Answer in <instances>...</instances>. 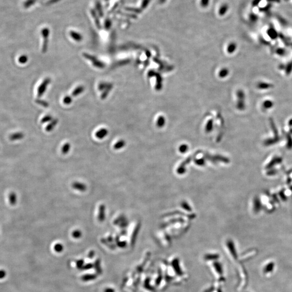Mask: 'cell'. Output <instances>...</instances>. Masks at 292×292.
I'll use <instances>...</instances> for the list:
<instances>
[{
    "label": "cell",
    "instance_id": "cell-1",
    "mask_svg": "<svg viewBox=\"0 0 292 292\" xmlns=\"http://www.w3.org/2000/svg\"><path fill=\"white\" fill-rule=\"evenodd\" d=\"M83 56L86 59L90 61L95 67L98 69H103L105 68L106 65L104 63V62L98 60L95 56L92 55L87 53H84Z\"/></svg>",
    "mask_w": 292,
    "mask_h": 292
},
{
    "label": "cell",
    "instance_id": "cell-2",
    "mask_svg": "<svg viewBox=\"0 0 292 292\" xmlns=\"http://www.w3.org/2000/svg\"><path fill=\"white\" fill-rule=\"evenodd\" d=\"M51 82V79L49 78H46L44 79L42 83L38 86L37 89V96L38 97L42 96L47 90L49 84Z\"/></svg>",
    "mask_w": 292,
    "mask_h": 292
},
{
    "label": "cell",
    "instance_id": "cell-3",
    "mask_svg": "<svg viewBox=\"0 0 292 292\" xmlns=\"http://www.w3.org/2000/svg\"><path fill=\"white\" fill-rule=\"evenodd\" d=\"M42 35L43 37V46H42V51L43 53H46L48 49V38L49 35V31L48 29L45 28L43 29L42 31Z\"/></svg>",
    "mask_w": 292,
    "mask_h": 292
},
{
    "label": "cell",
    "instance_id": "cell-4",
    "mask_svg": "<svg viewBox=\"0 0 292 292\" xmlns=\"http://www.w3.org/2000/svg\"><path fill=\"white\" fill-rule=\"evenodd\" d=\"M72 188L75 190H78L79 192H84L87 190V185L84 183L83 182H79V181H75L72 185H71Z\"/></svg>",
    "mask_w": 292,
    "mask_h": 292
},
{
    "label": "cell",
    "instance_id": "cell-5",
    "mask_svg": "<svg viewBox=\"0 0 292 292\" xmlns=\"http://www.w3.org/2000/svg\"><path fill=\"white\" fill-rule=\"evenodd\" d=\"M97 218L101 223L103 222L106 219V206L104 204H100L98 208Z\"/></svg>",
    "mask_w": 292,
    "mask_h": 292
},
{
    "label": "cell",
    "instance_id": "cell-6",
    "mask_svg": "<svg viewBox=\"0 0 292 292\" xmlns=\"http://www.w3.org/2000/svg\"><path fill=\"white\" fill-rule=\"evenodd\" d=\"M108 133H109L108 130L106 128H102L97 130L95 134V135L96 138L98 139H103L107 136Z\"/></svg>",
    "mask_w": 292,
    "mask_h": 292
},
{
    "label": "cell",
    "instance_id": "cell-7",
    "mask_svg": "<svg viewBox=\"0 0 292 292\" xmlns=\"http://www.w3.org/2000/svg\"><path fill=\"white\" fill-rule=\"evenodd\" d=\"M69 35L75 41V42H81L83 39V37L81 34L75 31H70Z\"/></svg>",
    "mask_w": 292,
    "mask_h": 292
},
{
    "label": "cell",
    "instance_id": "cell-8",
    "mask_svg": "<svg viewBox=\"0 0 292 292\" xmlns=\"http://www.w3.org/2000/svg\"><path fill=\"white\" fill-rule=\"evenodd\" d=\"M84 86H82V85H80L78 86L77 87L75 88L73 90V91L71 93V95H72V96L73 97H76L80 95V94H81L82 93L84 92Z\"/></svg>",
    "mask_w": 292,
    "mask_h": 292
},
{
    "label": "cell",
    "instance_id": "cell-9",
    "mask_svg": "<svg viewBox=\"0 0 292 292\" xmlns=\"http://www.w3.org/2000/svg\"><path fill=\"white\" fill-rule=\"evenodd\" d=\"M57 123H58L57 119H53L51 122H49V123L48 125H47L46 127V130L48 132H51L55 128Z\"/></svg>",
    "mask_w": 292,
    "mask_h": 292
},
{
    "label": "cell",
    "instance_id": "cell-10",
    "mask_svg": "<svg viewBox=\"0 0 292 292\" xmlns=\"http://www.w3.org/2000/svg\"><path fill=\"white\" fill-rule=\"evenodd\" d=\"M113 87V85L111 84H107L105 82H103L102 84H100L98 86V89L101 91H105L106 90H111Z\"/></svg>",
    "mask_w": 292,
    "mask_h": 292
},
{
    "label": "cell",
    "instance_id": "cell-11",
    "mask_svg": "<svg viewBox=\"0 0 292 292\" xmlns=\"http://www.w3.org/2000/svg\"><path fill=\"white\" fill-rule=\"evenodd\" d=\"M125 141L124 140H120L114 144V148L115 150H120L121 149L123 148L125 146Z\"/></svg>",
    "mask_w": 292,
    "mask_h": 292
},
{
    "label": "cell",
    "instance_id": "cell-12",
    "mask_svg": "<svg viewBox=\"0 0 292 292\" xmlns=\"http://www.w3.org/2000/svg\"><path fill=\"white\" fill-rule=\"evenodd\" d=\"M71 148V144L69 142H66L61 147V152L63 154H67L69 153Z\"/></svg>",
    "mask_w": 292,
    "mask_h": 292
},
{
    "label": "cell",
    "instance_id": "cell-13",
    "mask_svg": "<svg viewBox=\"0 0 292 292\" xmlns=\"http://www.w3.org/2000/svg\"><path fill=\"white\" fill-rule=\"evenodd\" d=\"M73 102V98L69 95L65 96L63 99V102L65 105H69Z\"/></svg>",
    "mask_w": 292,
    "mask_h": 292
},
{
    "label": "cell",
    "instance_id": "cell-14",
    "mask_svg": "<svg viewBox=\"0 0 292 292\" xmlns=\"http://www.w3.org/2000/svg\"><path fill=\"white\" fill-rule=\"evenodd\" d=\"M268 34L270 37H271L273 39L276 38L277 37V32L273 28L269 29L268 31Z\"/></svg>",
    "mask_w": 292,
    "mask_h": 292
},
{
    "label": "cell",
    "instance_id": "cell-15",
    "mask_svg": "<svg viewBox=\"0 0 292 292\" xmlns=\"http://www.w3.org/2000/svg\"><path fill=\"white\" fill-rule=\"evenodd\" d=\"M53 120V117L51 115H46V116H44L42 118L41 122L42 123H47V122H50Z\"/></svg>",
    "mask_w": 292,
    "mask_h": 292
},
{
    "label": "cell",
    "instance_id": "cell-16",
    "mask_svg": "<svg viewBox=\"0 0 292 292\" xmlns=\"http://www.w3.org/2000/svg\"><path fill=\"white\" fill-rule=\"evenodd\" d=\"M23 138V135L22 133H16V134H14L12 135L11 136V139L12 140H18V139H21L22 138Z\"/></svg>",
    "mask_w": 292,
    "mask_h": 292
},
{
    "label": "cell",
    "instance_id": "cell-17",
    "mask_svg": "<svg viewBox=\"0 0 292 292\" xmlns=\"http://www.w3.org/2000/svg\"><path fill=\"white\" fill-rule=\"evenodd\" d=\"M28 57L26 55L21 56L19 58V62L21 64H24L28 61Z\"/></svg>",
    "mask_w": 292,
    "mask_h": 292
},
{
    "label": "cell",
    "instance_id": "cell-18",
    "mask_svg": "<svg viewBox=\"0 0 292 292\" xmlns=\"http://www.w3.org/2000/svg\"><path fill=\"white\" fill-rule=\"evenodd\" d=\"M72 235H73V237L75 238H79L81 237L82 233L81 231H80L79 229H76V230H75L73 231L72 233Z\"/></svg>",
    "mask_w": 292,
    "mask_h": 292
},
{
    "label": "cell",
    "instance_id": "cell-19",
    "mask_svg": "<svg viewBox=\"0 0 292 292\" xmlns=\"http://www.w3.org/2000/svg\"><path fill=\"white\" fill-rule=\"evenodd\" d=\"M35 1L36 0H27L24 4V6L25 8H28L30 5H33L35 2Z\"/></svg>",
    "mask_w": 292,
    "mask_h": 292
},
{
    "label": "cell",
    "instance_id": "cell-20",
    "mask_svg": "<svg viewBox=\"0 0 292 292\" xmlns=\"http://www.w3.org/2000/svg\"><path fill=\"white\" fill-rule=\"evenodd\" d=\"M273 105V103L271 101H266L264 103V107L266 109H268V108L272 107Z\"/></svg>",
    "mask_w": 292,
    "mask_h": 292
},
{
    "label": "cell",
    "instance_id": "cell-21",
    "mask_svg": "<svg viewBox=\"0 0 292 292\" xmlns=\"http://www.w3.org/2000/svg\"><path fill=\"white\" fill-rule=\"evenodd\" d=\"M271 87V85L267 83H260L258 85V87L261 89H267V88H270Z\"/></svg>",
    "mask_w": 292,
    "mask_h": 292
},
{
    "label": "cell",
    "instance_id": "cell-22",
    "mask_svg": "<svg viewBox=\"0 0 292 292\" xmlns=\"http://www.w3.org/2000/svg\"><path fill=\"white\" fill-rule=\"evenodd\" d=\"M38 104L41 105L42 106L45 107H48V103L46 102V101H43V100H37L36 101Z\"/></svg>",
    "mask_w": 292,
    "mask_h": 292
},
{
    "label": "cell",
    "instance_id": "cell-23",
    "mask_svg": "<svg viewBox=\"0 0 292 292\" xmlns=\"http://www.w3.org/2000/svg\"><path fill=\"white\" fill-rule=\"evenodd\" d=\"M55 248L56 250L60 251V250H62V245H61V244H56V245L55 247Z\"/></svg>",
    "mask_w": 292,
    "mask_h": 292
},
{
    "label": "cell",
    "instance_id": "cell-24",
    "mask_svg": "<svg viewBox=\"0 0 292 292\" xmlns=\"http://www.w3.org/2000/svg\"><path fill=\"white\" fill-rule=\"evenodd\" d=\"M278 51V53L279 54H283L284 53V51L283 49H280V50L279 49Z\"/></svg>",
    "mask_w": 292,
    "mask_h": 292
}]
</instances>
